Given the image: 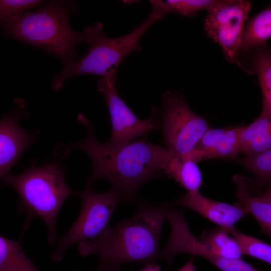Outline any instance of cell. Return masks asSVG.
Segmentation results:
<instances>
[{"label":"cell","instance_id":"cell-5","mask_svg":"<svg viewBox=\"0 0 271 271\" xmlns=\"http://www.w3.org/2000/svg\"><path fill=\"white\" fill-rule=\"evenodd\" d=\"M158 20L150 14L132 32L117 38L107 37L100 22L89 26L91 40L88 44V53L64 64L61 73L55 77L52 87L59 90L66 80L78 75L93 74L101 77L116 76L117 68L122 61L130 53L142 50L140 45L142 37Z\"/></svg>","mask_w":271,"mask_h":271},{"label":"cell","instance_id":"cell-11","mask_svg":"<svg viewBox=\"0 0 271 271\" xmlns=\"http://www.w3.org/2000/svg\"><path fill=\"white\" fill-rule=\"evenodd\" d=\"M21 111L16 109L0 118V179L36 138L34 132L26 131L20 126Z\"/></svg>","mask_w":271,"mask_h":271},{"label":"cell","instance_id":"cell-15","mask_svg":"<svg viewBox=\"0 0 271 271\" xmlns=\"http://www.w3.org/2000/svg\"><path fill=\"white\" fill-rule=\"evenodd\" d=\"M240 153L246 155L271 149V121L258 116L247 126L241 127L239 135Z\"/></svg>","mask_w":271,"mask_h":271},{"label":"cell","instance_id":"cell-13","mask_svg":"<svg viewBox=\"0 0 271 271\" xmlns=\"http://www.w3.org/2000/svg\"><path fill=\"white\" fill-rule=\"evenodd\" d=\"M240 127L208 129L194 150L184 156L196 163L211 158L235 159L240 153L239 135Z\"/></svg>","mask_w":271,"mask_h":271},{"label":"cell","instance_id":"cell-10","mask_svg":"<svg viewBox=\"0 0 271 271\" xmlns=\"http://www.w3.org/2000/svg\"><path fill=\"white\" fill-rule=\"evenodd\" d=\"M167 220L170 224L171 233L165 247L160 251L159 259L170 264L177 254L186 253L206 259L221 271H237V259L215 255L192 234L182 210L172 207Z\"/></svg>","mask_w":271,"mask_h":271},{"label":"cell","instance_id":"cell-27","mask_svg":"<svg viewBox=\"0 0 271 271\" xmlns=\"http://www.w3.org/2000/svg\"><path fill=\"white\" fill-rule=\"evenodd\" d=\"M95 271H120V266L99 264Z\"/></svg>","mask_w":271,"mask_h":271},{"label":"cell","instance_id":"cell-12","mask_svg":"<svg viewBox=\"0 0 271 271\" xmlns=\"http://www.w3.org/2000/svg\"><path fill=\"white\" fill-rule=\"evenodd\" d=\"M175 204L199 213L223 228L234 226L239 220L249 214L238 202L231 205L216 201L206 197L199 191L187 192L179 196Z\"/></svg>","mask_w":271,"mask_h":271},{"label":"cell","instance_id":"cell-19","mask_svg":"<svg viewBox=\"0 0 271 271\" xmlns=\"http://www.w3.org/2000/svg\"><path fill=\"white\" fill-rule=\"evenodd\" d=\"M198 240L218 257L230 259L242 258V254L234 238L220 227L205 230Z\"/></svg>","mask_w":271,"mask_h":271},{"label":"cell","instance_id":"cell-25","mask_svg":"<svg viewBox=\"0 0 271 271\" xmlns=\"http://www.w3.org/2000/svg\"><path fill=\"white\" fill-rule=\"evenodd\" d=\"M177 271H197L193 256L191 255L188 261Z\"/></svg>","mask_w":271,"mask_h":271},{"label":"cell","instance_id":"cell-1","mask_svg":"<svg viewBox=\"0 0 271 271\" xmlns=\"http://www.w3.org/2000/svg\"><path fill=\"white\" fill-rule=\"evenodd\" d=\"M78 121L87 129L84 139L57 149V157L66 158L78 149L90 157L92 170L87 185L106 179L122 196L123 201H134L140 188L147 182L159 178L174 154L166 148L150 142L145 137L128 144L110 147L97 141L93 126L83 114Z\"/></svg>","mask_w":271,"mask_h":271},{"label":"cell","instance_id":"cell-17","mask_svg":"<svg viewBox=\"0 0 271 271\" xmlns=\"http://www.w3.org/2000/svg\"><path fill=\"white\" fill-rule=\"evenodd\" d=\"M235 162L251 172L254 176L248 184L250 192L253 190L255 194H259L266 186L271 182V149L245 157L234 159Z\"/></svg>","mask_w":271,"mask_h":271},{"label":"cell","instance_id":"cell-26","mask_svg":"<svg viewBox=\"0 0 271 271\" xmlns=\"http://www.w3.org/2000/svg\"><path fill=\"white\" fill-rule=\"evenodd\" d=\"M138 271H162L160 266L155 262L146 264L145 266Z\"/></svg>","mask_w":271,"mask_h":271},{"label":"cell","instance_id":"cell-18","mask_svg":"<svg viewBox=\"0 0 271 271\" xmlns=\"http://www.w3.org/2000/svg\"><path fill=\"white\" fill-rule=\"evenodd\" d=\"M271 36V8H267L251 18L244 28L240 50L247 51L253 46H265Z\"/></svg>","mask_w":271,"mask_h":271},{"label":"cell","instance_id":"cell-23","mask_svg":"<svg viewBox=\"0 0 271 271\" xmlns=\"http://www.w3.org/2000/svg\"><path fill=\"white\" fill-rule=\"evenodd\" d=\"M223 229L234 238L242 255H247L271 264V245L269 244L241 232L234 226Z\"/></svg>","mask_w":271,"mask_h":271},{"label":"cell","instance_id":"cell-7","mask_svg":"<svg viewBox=\"0 0 271 271\" xmlns=\"http://www.w3.org/2000/svg\"><path fill=\"white\" fill-rule=\"evenodd\" d=\"M161 124L166 148L180 157L191 153L210 128L205 119L190 108L181 94L172 91L162 96Z\"/></svg>","mask_w":271,"mask_h":271},{"label":"cell","instance_id":"cell-9","mask_svg":"<svg viewBox=\"0 0 271 271\" xmlns=\"http://www.w3.org/2000/svg\"><path fill=\"white\" fill-rule=\"evenodd\" d=\"M115 79L116 76L101 77L97 83L98 91L103 94L110 114L111 136L105 144L110 147L128 144L161 126L157 118L156 108L153 109L151 116L146 119L137 117L118 95L115 86Z\"/></svg>","mask_w":271,"mask_h":271},{"label":"cell","instance_id":"cell-24","mask_svg":"<svg viewBox=\"0 0 271 271\" xmlns=\"http://www.w3.org/2000/svg\"><path fill=\"white\" fill-rule=\"evenodd\" d=\"M39 0H0V24L6 19L39 6Z\"/></svg>","mask_w":271,"mask_h":271},{"label":"cell","instance_id":"cell-20","mask_svg":"<svg viewBox=\"0 0 271 271\" xmlns=\"http://www.w3.org/2000/svg\"><path fill=\"white\" fill-rule=\"evenodd\" d=\"M0 271H40L25 254L21 239L0 236Z\"/></svg>","mask_w":271,"mask_h":271},{"label":"cell","instance_id":"cell-4","mask_svg":"<svg viewBox=\"0 0 271 271\" xmlns=\"http://www.w3.org/2000/svg\"><path fill=\"white\" fill-rule=\"evenodd\" d=\"M3 180L5 185L11 186L19 196V211L27 216L24 230L30 221L38 216L48 228V242L54 244L59 211L66 199L76 194L67 185L62 167L58 164L39 167L33 163L22 174L8 173Z\"/></svg>","mask_w":271,"mask_h":271},{"label":"cell","instance_id":"cell-22","mask_svg":"<svg viewBox=\"0 0 271 271\" xmlns=\"http://www.w3.org/2000/svg\"><path fill=\"white\" fill-rule=\"evenodd\" d=\"M254 68L257 73L262 95V108L259 116L271 118V57L268 51L256 52L253 57Z\"/></svg>","mask_w":271,"mask_h":271},{"label":"cell","instance_id":"cell-2","mask_svg":"<svg viewBox=\"0 0 271 271\" xmlns=\"http://www.w3.org/2000/svg\"><path fill=\"white\" fill-rule=\"evenodd\" d=\"M172 207L169 202L143 201L132 217L118 222L98 242L78 248L79 253L83 257L97 254L100 264L155 262L160 257L162 229Z\"/></svg>","mask_w":271,"mask_h":271},{"label":"cell","instance_id":"cell-14","mask_svg":"<svg viewBox=\"0 0 271 271\" xmlns=\"http://www.w3.org/2000/svg\"><path fill=\"white\" fill-rule=\"evenodd\" d=\"M251 180L241 174L232 177L235 185L238 202L244 206L258 223L261 232L267 236H271V187L257 195H253L248 189Z\"/></svg>","mask_w":271,"mask_h":271},{"label":"cell","instance_id":"cell-6","mask_svg":"<svg viewBox=\"0 0 271 271\" xmlns=\"http://www.w3.org/2000/svg\"><path fill=\"white\" fill-rule=\"evenodd\" d=\"M82 201L80 213L76 221L63 236L57 240V249L52 255L55 261L61 260L68 248L78 243V247L95 243L109 231L110 221L116 206L123 201L120 193L112 188L105 193L93 191L87 185L80 195Z\"/></svg>","mask_w":271,"mask_h":271},{"label":"cell","instance_id":"cell-3","mask_svg":"<svg viewBox=\"0 0 271 271\" xmlns=\"http://www.w3.org/2000/svg\"><path fill=\"white\" fill-rule=\"evenodd\" d=\"M72 8L65 2L52 1L36 11L9 17L1 25L10 36L44 49L65 64L75 59L78 43L88 44L91 39L87 28L83 33L72 28L68 19Z\"/></svg>","mask_w":271,"mask_h":271},{"label":"cell","instance_id":"cell-8","mask_svg":"<svg viewBox=\"0 0 271 271\" xmlns=\"http://www.w3.org/2000/svg\"><path fill=\"white\" fill-rule=\"evenodd\" d=\"M251 6L246 0H223L207 10L204 28L208 35L222 47L226 60L234 63L240 50L245 22Z\"/></svg>","mask_w":271,"mask_h":271},{"label":"cell","instance_id":"cell-16","mask_svg":"<svg viewBox=\"0 0 271 271\" xmlns=\"http://www.w3.org/2000/svg\"><path fill=\"white\" fill-rule=\"evenodd\" d=\"M164 172L179 183L187 192L199 191L203 184L201 172L197 163L174 155Z\"/></svg>","mask_w":271,"mask_h":271},{"label":"cell","instance_id":"cell-21","mask_svg":"<svg viewBox=\"0 0 271 271\" xmlns=\"http://www.w3.org/2000/svg\"><path fill=\"white\" fill-rule=\"evenodd\" d=\"M216 0H152L151 14L158 20L169 13L191 17L198 12L207 10L218 2Z\"/></svg>","mask_w":271,"mask_h":271}]
</instances>
